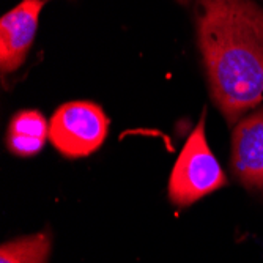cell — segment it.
I'll list each match as a JSON object with an SVG mask.
<instances>
[{
    "label": "cell",
    "instance_id": "cell-4",
    "mask_svg": "<svg viewBox=\"0 0 263 263\" xmlns=\"http://www.w3.org/2000/svg\"><path fill=\"white\" fill-rule=\"evenodd\" d=\"M46 0H22L0 19V68L2 74L22 66L33 44L40 13Z\"/></svg>",
    "mask_w": 263,
    "mask_h": 263
},
{
    "label": "cell",
    "instance_id": "cell-5",
    "mask_svg": "<svg viewBox=\"0 0 263 263\" xmlns=\"http://www.w3.org/2000/svg\"><path fill=\"white\" fill-rule=\"evenodd\" d=\"M232 171L243 186L263 193V106L245 115L233 128Z\"/></svg>",
    "mask_w": 263,
    "mask_h": 263
},
{
    "label": "cell",
    "instance_id": "cell-8",
    "mask_svg": "<svg viewBox=\"0 0 263 263\" xmlns=\"http://www.w3.org/2000/svg\"><path fill=\"white\" fill-rule=\"evenodd\" d=\"M178 2L183 4V5H187V4H189V0H178Z\"/></svg>",
    "mask_w": 263,
    "mask_h": 263
},
{
    "label": "cell",
    "instance_id": "cell-3",
    "mask_svg": "<svg viewBox=\"0 0 263 263\" xmlns=\"http://www.w3.org/2000/svg\"><path fill=\"white\" fill-rule=\"evenodd\" d=\"M109 117L90 101L60 106L49 120V140L66 158H84L97 152L107 137Z\"/></svg>",
    "mask_w": 263,
    "mask_h": 263
},
{
    "label": "cell",
    "instance_id": "cell-7",
    "mask_svg": "<svg viewBox=\"0 0 263 263\" xmlns=\"http://www.w3.org/2000/svg\"><path fill=\"white\" fill-rule=\"evenodd\" d=\"M49 252L51 235L40 232L4 243L0 248V263H47Z\"/></svg>",
    "mask_w": 263,
    "mask_h": 263
},
{
    "label": "cell",
    "instance_id": "cell-6",
    "mask_svg": "<svg viewBox=\"0 0 263 263\" xmlns=\"http://www.w3.org/2000/svg\"><path fill=\"white\" fill-rule=\"evenodd\" d=\"M49 139V123L46 117L33 109L17 112L8 125L7 147L21 158H30L40 153Z\"/></svg>",
    "mask_w": 263,
    "mask_h": 263
},
{
    "label": "cell",
    "instance_id": "cell-1",
    "mask_svg": "<svg viewBox=\"0 0 263 263\" xmlns=\"http://www.w3.org/2000/svg\"><path fill=\"white\" fill-rule=\"evenodd\" d=\"M196 24L213 101L236 125L263 106V10L252 0H199Z\"/></svg>",
    "mask_w": 263,
    "mask_h": 263
},
{
    "label": "cell",
    "instance_id": "cell-2",
    "mask_svg": "<svg viewBox=\"0 0 263 263\" xmlns=\"http://www.w3.org/2000/svg\"><path fill=\"white\" fill-rule=\"evenodd\" d=\"M226 184L227 177L208 147L202 115L172 169L169 199L177 206H189Z\"/></svg>",
    "mask_w": 263,
    "mask_h": 263
}]
</instances>
